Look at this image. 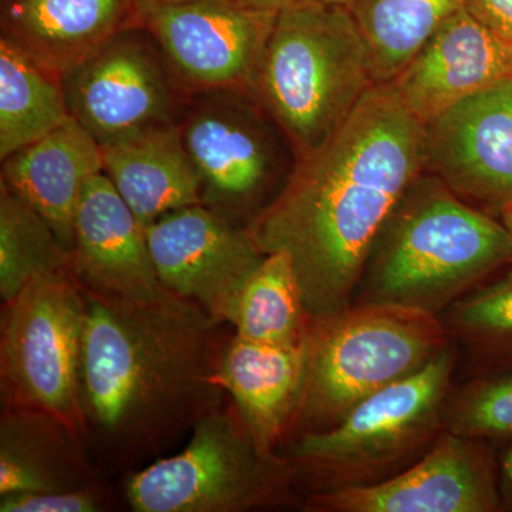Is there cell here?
Instances as JSON below:
<instances>
[{
	"instance_id": "16",
	"label": "cell",
	"mask_w": 512,
	"mask_h": 512,
	"mask_svg": "<svg viewBox=\"0 0 512 512\" xmlns=\"http://www.w3.org/2000/svg\"><path fill=\"white\" fill-rule=\"evenodd\" d=\"M73 275L107 298H153L164 286L136 215L103 173L86 184L74 217Z\"/></svg>"
},
{
	"instance_id": "2",
	"label": "cell",
	"mask_w": 512,
	"mask_h": 512,
	"mask_svg": "<svg viewBox=\"0 0 512 512\" xmlns=\"http://www.w3.org/2000/svg\"><path fill=\"white\" fill-rule=\"evenodd\" d=\"M83 293L86 434L147 453L220 407V320L167 288L147 299Z\"/></svg>"
},
{
	"instance_id": "5",
	"label": "cell",
	"mask_w": 512,
	"mask_h": 512,
	"mask_svg": "<svg viewBox=\"0 0 512 512\" xmlns=\"http://www.w3.org/2000/svg\"><path fill=\"white\" fill-rule=\"evenodd\" d=\"M450 346L440 316L380 303H356L309 329V362L296 420L308 431L335 426L384 387L423 369Z\"/></svg>"
},
{
	"instance_id": "11",
	"label": "cell",
	"mask_w": 512,
	"mask_h": 512,
	"mask_svg": "<svg viewBox=\"0 0 512 512\" xmlns=\"http://www.w3.org/2000/svg\"><path fill=\"white\" fill-rule=\"evenodd\" d=\"M276 15L245 0H138L136 25L156 39L190 96L252 93Z\"/></svg>"
},
{
	"instance_id": "4",
	"label": "cell",
	"mask_w": 512,
	"mask_h": 512,
	"mask_svg": "<svg viewBox=\"0 0 512 512\" xmlns=\"http://www.w3.org/2000/svg\"><path fill=\"white\" fill-rule=\"evenodd\" d=\"M346 5L281 10L252 94L303 158L318 150L376 86Z\"/></svg>"
},
{
	"instance_id": "3",
	"label": "cell",
	"mask_w": 512,
	"mask_h": 512,
	"mask_svg": "<svg viewBox=\"0 0 512 512\" xmlns=\"http://www.w3.org/2000/svg\"><path fill=\"white\" fill-rule=\"evenodd\" d=\"M505 266H512V239L501 221L471 207L424 171L380 229L357 303L440 316Z\"/></svg>"
},
{
	"instance_id": "32",
	"label": "cell",
	"mask_w": 512,
	"mask_h": 512,
	"mask_svg": "<svg viewBox=\"0 0 512 512\" xmlns=\"http://www.w3.org/2000/svg\"><path fill=\"white\" fill-rule=\"evenodd\" d=\"M498 215H500L501 224L507 229L508 234L512 239V202L504 204L503 207L498 208Z\"/></svg>"
},
{
	"instance_id": "29",
	"label": "cell",
	"mask_w": 512,
	"mask_h": 512,
	"mask_svg": "<svg viewBox=\"0 0 512 512\" xmlns=\"http://www.w3.org/2000/svg\"><path fill=\"white\" fill-rule=\"evenodd\" d=\"M464 9L498 39L512 46V0H464Z\"/></svg>"
},
{
	"instance_id": "28",
	"label": "cell",
	"mask_w": 512,
	"mask_h": 512,
	"mask_svg": "<svg viewBox=\"0 0 512 512\" xmlns=\"http://www.w3.org/2000/svg\"><path fill=\"white\" fill-rule=\"evenodd\" d=\"M106 507V494L96 483L76 490L0 497L2 512H97Z\"/></svg>"
},
{
	"instance_id": "6",
	"label": "cell",
	"mask_w": 512,
	"mask_h": 512,
	"mask_svg": "<svg viewBox=\"0 0 512 512\" xmlns=\"http://www.w3.org/2000/svg\"><path fill=\"white\" fill-rule=\"evenodd\" d=\"M456 356L451 345L423 369L366 397L335 426L306 431L288 461L323 490L376 483L444 431Z\"/></svg>"
},
{
	"instance_id": "18",
	"label": "cell",
	"mask_w": 512,
	"mask_h": 512,
	"mask_svg": "<svg viewBox=\"0 0 512 512\" xmlns=\"http://www.w3.org/2000/svg\"><path fill=\"white\" fill-rule=\"evenodd\" d=\"M309 362V335L271 345L234 336L222 355L218 383L231 394L255 443L274 448L301 406Z\"/></svg>"
},
{
	"instance_id": "30",
	"label": "cell",
	"mask_w": 512,
	"mask_h": 512,
	"mask_svg": "<svg viewBox=\"0 0 512 512\" xmlns=\"http://www.w3.org/2000/svg\"><path fill=\"white\" fill-rule=\"evenodd\" d=\"M255 8L281 12V10L308 5H346V0H245Z\"/></svg>"
},
{
	"instance_id": "14",
	"label": "cell",
	"mask_w": 512,
	"mask_h": 512,
	"mask_svg": "<svg viewBox=\"0 0 512 512\" xmlns=\"http://www.w3.org/2000/svg\"><path fill=\"white\" fill-rule=\"evenodd\" d=\"M426 126V171L460 197L512 202V77L451 107Z\"/></svg>"
},
{
	"instance_id": "22",
	"label": "cell",
	"mask_w": 512,
	"mask_h": 512,
	"mask_svg": "<svg viewBox=\"0 0 512 512\" xmlns=\"http://www.w3.org/2000/svg\"><path fill=\"white\" fill-rule=\"evenodd\" d=\"M72 119L62 74L0 39V161Z\"/></svg>"
},
{
	"instance_id": "25",
	"label": "cell",
	"mask_w": 512,
	"mask_h": 512,
	"mask_svg": "<svg viewBox=\"0 0 512 512\" xmlns=\"http://www.w3.org/2000/svg\"><path fill=\"white\" fill-rule=\"evenodd\" d=\"M72 269L53 229L19 195L0 183V295L9 302L35 276Z\"/></svg>"
},
{
	"instance_id": "24",
	"label": "cell",
	"mask_w": 512,
	"mask_h": 512,
	"mask_svg": "<svg viewBox=\"0 0 512 512\" xmlns=\"http://www.w3.org/2000/svg\"><path fill=\"white\" fill-rule=\"evenodd\" d=\"M229 323L238 338L271 345L298 343L309 335L312 320L285 252L265 255L239 293Z\"/></svg>"
},
{
	"instance_id": "8",
	"label": "cell",
	"mask_w": 512,
	"mask_h": 512,
	"mask_svg": "<svg viewBox=\"0 0 512 512\" xmlns=\"http://www.w3.org/2000/svg\"><path fill=\"white\" fill-rule=\"evenodd\" d=\"M181 137L201 183V202L248 228L284 188L298 157L251 92L191 94Z\"/></svg>"
},
{
	"instance_id": "26",
	"label": "cell",
	"mask_w": 512,
	"mask_h": 512,
	"mask_svg": "<svg viewBox=\"0 0 512 512\" xmlns=\"http://www.w3.org/2000/svg\"><path fill=\"white\" fill-rule=\"evenodd\" d=\"M443 323L497 370L512 369V271L454 302Z\"/></svg>"
},
{
	"instance_id": "15",
	"label": "cell",
	"mask_w": 512,
	"mask_h": 512,
	"mask_svg": "<svg viewBox=\"0 0 512 512\" xmlns=\"http://www.w3.org/2000/svg\"><path fill=\"white\" fill-rule=\"evenodd\" d=\"M508 77L512 46L461 8L390 84L404 106L426 124Z\"/></svg>"
},
{
	"instance_id": "9",
	"label": "cell",
	"mask_w": 512,
	"mask_h": 512,
	"mask_svg": "<svg viewBox=\"0 0 512 512\" xmlns=\"http://www.w3.org/2000/svg\"><path fill=\"white\" fill-rule=\"evenodd\" d=\"M86 299L72 269L35 276L2 313V390L9 407L50 414L86 439L82 352Z\"/></svg>"
},
{
	"instance_id": "21",
	"label": "cell",
	"mask_w": 512,
	"mask_h": 512,
	"mask_svg": "<svg viewBox=\"0 0 512 512\" xmlns=\"http://www.w3.org/2000/svg\"><path fill=\"white\" fill-rule=\"evenodd\" d=\"M83 441L50 414L9 407L0 429V497L94 484Z\"/></svg>"
},
{
	"instance_id": "17",
	"label": "cell",
	"mask_w": 512,
	"mask_h": 512,
	"mask_svg": "<svg viewBox=\"0 0 512 512\" xmlns=\"http://www.w3.org/2000/svg\"><path fill=\"white\" fill-rule=\"evenodd\" d=\"M100 173L101 146L72 117L52 133L2 160L0 183L28 202L53 229L70 256L77 205L86 184Z\"/></svg>"
},
{
	"instance_id": "31",
	"label": "cell",
	"mask_w": 512,
	"mask_h": 512,
	"mask_svg": "<svg viewBox=\"0 0 512 512\" xmlns=\"http://www.w3.org/2000/svg\"><path fill=\"white\" fill-rule=\"evenodd\" d=\"M498 488H500L501 503L512 510V441L501 458Z\"/></svg>"
},
{
	"instance_id": "20",
	"label": "cell",
	"mask_w": 512,
	"mask_h": 512,
	"mask_svg": "<svg viewBox=\"0 0 512 512\" xmlns=\"http://www.w3.org/2000/svg\"><path fill=\"white\" fill-rule=\"evenodd\" d=\"M103 174L146 229L168 212L202 204L197 170L180 126L141 131L101 146Z\"/></svg>"
},
{
	"instance_id": "27",
	"label": "cell",
	"mask_w": 512,
	"mask_h": 512,
	"mask_svg": "<svg viewBox=\"0 0 512 512\" xmlns=\"http://www.w3.org/2000/svg\"><path fill=\"white\" fill-rule=\"evenodd\" d=\"M444 430L483 441L512 439V369L494 370L450 394Z\"/></svg>"
},
{
	"instance_id": "7",
	"label": "cell",
	"mask_w": 512,
	"mask_h": 512,
	"mask_svg": "<svg viewBox=\"0 0 512 512\" xmlns=\"http://www.w3.org/2000/svg\"><path fill=\"white\" fill-rule=\"evenodd\" d=\"M296 467L266 454L238 410L218 409L192 426L188 446L130 477L137 512H241L281 504Z\"/></svg>"
},
{
	"instance_id": "12",
	"label": "cell",
	"mask_w": 512,
	"mask_h": 512,
	"mask_svg": "<svg viewBox=\"0 0 512 512\" xmlns=\"http://www.w3.org/2000/svg\"><path fill=\"white\" fill-rule=\"evenodd\" d=\"M306 507L322 512H493L503 503L484 441L444 430L403 473L322 490Z\"/></svg>"
},
{
	"instance_id": "1",
	"label": "cell",
	"mask_w": 512,
	"mask_h": 512,
	"mask_svg": "<svg viewBox=\"0 0 512 512\" xmlns=\"http://www.w3.org/2000/svg\"><path fill=\"white\" fill-rule=\"evenodd\" d=\"M426 161L423 121L376 84L248 225L262 254L291 258L312 322L352 306L380 229Z\"/></svg>"
},
{
	"instance_id": "23",
	"label": "cell",
	"mask_w": 512,
	"mask_h": 512,
	"mask_svg": "<svg viewBox=\"0 0 512 512\" xmlns=\"http://www.w3.org/2000/svg\"><path fill=\"white\" fill-rule=\"evenodd\" d=\"M377 84L399 76L464 0H346Z\"/></svg>"
},
{
	"instance_id": "13",
	"label": "cell",
	"mask_w": 512,
	"mask_h": 512,
	"mask_svg": "<svg viewBox=\"0 0 512 512\" xmlns=\"http://www.w3.org/2000/svg\"><path fill=\"white\" fill-rule=\"evenodd\" d=\"M158 279L168 291L229 322L265 255L248 229L204 204L168 212L146 229Z\"/></svg>"
},
{
	"instance_id": "19",
	"label": "cell",
	"mask_w": 512,
	"mask_h": 512,
	"mask_svg": "<svg viewBox=\"0 0 512 512\" xmlns=\"http://www.w3.org/2000/svg\"><path fill=\"white\" fill-rule=\"evenodd\" d=\"M138 0H2V37L63 74L136 25Z\"/></svg>"
},
{
	"instance_id": "10",
	"label": "cell",
	"mask_w": 512,
	"mask_h": 512,
	"mask_svg": "<svg viewBox=\"0 0 512 512\" xmlns=\"http://www.w3.org/2000/svg\"><path fill=\"white\" fill-rule=\"evenodd\" d=\"M62 79L70 114L100 146L180 123L190 97L156 39L138 25L111 37Z\"/></svg>"
}]
</instances>
